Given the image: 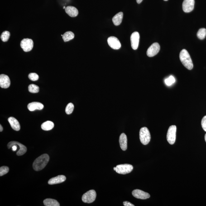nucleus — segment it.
<instances>
[{
  "label": "nucleus",
  "instance_id": "9d476101",
  "mask_svg": "<svg viewBox=\"0 0 206 206\" xmlns=\"http://www.w3.org/2000/svg\"><path fill=\"white\" fill-rule=\"evenodd\" d=\"M130 38L131 47L133 50H136L139 46L140 39L139 34L137 32H134L131 35Z\"/></svg>",
  "mask_w": 206,
  "mask_h": 206
},
{
  "label": "nucleus",
  "instance_id": "aec40b11",
  "mask_svg": "<svg viewBox=\"0 0 206 206\" xmlns=\"http://www.w3.org/2000/svg\"><path fill=\"white\" fill-rule=\"evenodd\" d=\"M123 14L122 12H120L114 16L112 18L113 23L115 26H118L122 22Z\"/></svg>",
  "mask_w": 206,
  "mask_h": 206
},
{
  "label": "nucleus",
  "instance_id": "ddd939ff",
  "mask_svg": "<svg viewBox=\"0 0 206 206\" xmlns=\"http://www.w3.org/2000/svg\"><path fill=\"white\" fill-rule=\"evenodd\" d=\"M132 194L135 198L141 199H146L150 198V194L143 191L135 189L132 192Z\"/></svg>",
  "mask_w": 206,
  "mask_h": 206
},
{
  "label": "nucleus",
  "instance_id": "f03ea898",
  "mask_svg": "<svg viewBox=\"0 0 206 206\" xmlns=\"http://www.w3.org/2000/svg\"><path fill=\"white\" fill-rule=\"evenodd\" d=\"M179 59L182 64L189 70L193 69V64L189 53L185 49L182 50L179 54Z\"/></svg>",
  "mask_w": 206,
  "mask_h": 206
},
{
  "label": "nucleus",
  "instance_id": "393cba45",
  "mask_svg": "<svg viewBox=\"0 0 206 206\" xmlns=\"http://www.w3.org/2000/svg\"><path fill=\"white\" fill-rule=\"evenodd\" d=\"M11 34L8 31H5L1 34V40L2 41L6 42L8 41L9 38Z\"/></svg>",
  "mask_w": 206,
  "mask_h": 206
},
{
  "label": "nucleus",
  "instance_id": "b1692460",
  "mask_svg": "<svg viewBox=\"0 0 206 206\" xmlns=\"http://www.w3.org/2000/svg\"><path fill=\"white\" fill-rule=\"evenodd\" d=\"M206 36V29L204 28H201L198 30L197 33V36L198 38L201 40H203Z\"/></svg>",
  "mask_w": 206,
  "mask_h": 206
},
{
  "label": "nucleus",
  "instance_id": "412c9836",
  "mask_svg": "<svg viewBox=\"0 0 206 206\" xmlns=\"http://www.w3.org/2000/svg\"><path fill=\"white\" fill-rule=\"evenodd\" d=\"M54 126V123L52 121H47L43 123L41 125V127L42 130L45 131H49L52 130Z\"/></svg>",
  "mask_w": 206,
  "mask_h": 206
},
{
  "label": "nucleus",
  "instance_id": "5701e85b",
  "mask_svg": "<svg viewBox=\"0 0 206 206\" xmlns=\"http://www.w3.org/2000/svg\"><path fill=\"white\" fill-rule=\"evenodd\" d=\"M74 37V34L71 31H67L63 35L62 38L65 42L73 40Z\"/></svg>",
  "mask_w": 206,
  "mask_h": 206
},
{
  "label": "nucleus",
  "instance_id": "4c0bfd02",
  "mask_svg": "<svg viewBox=\"0 0 206 206\" xmlns=\"http://www.w3.org/2000/svg\"><path fill=\"white\" fill-rule=\"evenodd\" d=\"M65 8H66V7H65V6H64V8H64V9H65Z\"/></svg>",
  "mask_w": 206,
  "mask_h": 206
},
{
  "label": "nucleus",
  "instance_id": "9b49d317",
  "mask_svg": "<svg viewBox=\"0 0 206 206\" xmlns=\"http://www.w3.org/2000/svg\"><path fill=\"white\" fill-rule=\"evenodd\" d=\"M13 144H17L19 147V150L16 152V155L18 156H21V155H23L26 153V151H27V148L26 147V146L16 141H11L9 142L8 144H7L8 148V149H11L12 147V145Z\"/></svg>",
  "mask_w": 206,
  "mask_h": 206
},
{
  "label": "nucleus",
  "instance_id": "4be33fe9",
  "mask_svg": "<svg viewBox=\"0 0 206 206\" xmlns=\"http://www.w3.org/2000/svg\"><path fill=\"white\" fill-rule=\"evenodd\" d=\"M44 205L45 206H59L60 204L55 200L51 198H47L43 202Z\"/></svg>",
  "mask_w": 206,
  "mask_h": 206
},
{
  "label": "nucleus",
  "instance_id": "6ab92c4d",
  "mask_svg": "<svg viewBox=\"0 0 206 206\" xmlns=\"http://www.w3.org/2000/svg\"><path fill=\"white\" fill-rule=\"evenodd\" d=\"M65 11L68 15L72 17H76L78 14V9L73 6H69L66 7Z\"/></svg>",
  "mask_w": 206,
  "mask_h": 206
},
{
  "label": "nucleus",
  "instance_id": "dca6fc26",
  "mask_svg": "<svg viewBox=\"0 0 206 206\" xmlns=\"http://www.w3.org/2000/svg\"><path fill=\"white\" fill-rule=\"evenodd\" d=\"M43 105L38 102H33L29 103L28 105V108L30 111H34L35 110H41L44 108Z\"/></svg>",
  "mask_w": 206,
  "mask_h": 206
},
{
  "label": "nucleus",
  "instance_id": "7ed1b4c3",
  "mask_svg": "<svg viewBox=\"0 0 206 206\" xmlns=\"http://www.w3.org/2000/svg\"><path fill=\"white\" fill-rule=\"evenodd\" d=\"M139 137L140 141L143 144L146 145L149 143L151 136L147 127H142L140 130Z\"/></svg>",
  "mask_w": 206,
  "mask_h": 206
},
{
  "label": "nucleus",
  "instance_id": "7c9ffc66",
  "mask_svg": "<svg viewBox=\"0 0 206 206\" xmlns=\"http://www.w3.org/2000/svg\"><path fill=\"white\" fill-rule=\"evenodd\" d=\"M201 125L202 128L206 132V115L203 118L201 121Z\"/></svg>",
  "mask_w": 206,
  "mask_h": 206
},
{
  "label": "nucleus",
  "instance_id": "1a4fd4ad",
  "mask_svg": "<svg viewBox=\"0 0 206 206\" xmlns=\"http://www.w3.org/2000/svg\"><path fill=\"white\" fill-rule=\"evenodd\" d=\"M107 42L109 46L112 49L118 50L121 47V44L119 40L114 36H111L108 38Z\"/></svg>",
  "mask_w": 206,
  "mask_h": 206
},
{
  "label": "nucleus",
  "instance_id": "c9c22d12",
  "mask_svg": "<svg viewBox=\"0 0 206 206\" xmlns=\"http://www.w3.org/2000/svg\"><path fill=\"white\" fill-rule=\"evenodd\" d=\"M205 141L206 142V134H205Z\"/></svg>",
  "mask_w": 206,
  "mask_h": 206
},
{
  "label": "nucleus",
  "instance_id": "39448f33",
  "mask_svg": "<svg viewBox=\"0 0 206 206\" xmlns=\"http://www.w3.org/2000/svg\"><path fill=\"white\" fill-rule=\"evenodd\" d=\"M115 171L118 173L126 174L131 173L133 169V167L130 164H122L117 165Z\"/></svg>",
  "mask_w": 206,
  "mask_h": 206
},
{
  "label": "nucleus",
  "instance_id": "c756f323",
  "mask_svg": "<svg viewBox=\"0 0 206 206\" xmlns=\"http://www.w3.org/2000/svg\"><path fill=\"white\" fill-rule=\"evenodd\" d=\"M28 78L31 81H36L39 79V77L36 73H31L29 74Z\"/></svg>",
  "mask_w": 206,
  "mask_h": 206
},
{
  "label": "nucleus",
  "instance_id": "f8f14e48",
  "mask_svg": "<svg viewBox=\"0 0 206 206\" xmlns=\"http://www.w3.org/2000/svg\"><path fill=\"white\" fill-rule=\"evenodd\" d=\"M194 0H184L183 3V9L184 12H192L194 7Z\"/></svg>",
  "mask_w": 206,
  "mask_h": 206
},
{
  "label": "nucleus",
  "instance_id": "f704fd0d",
  "mask_svg": "<svg viewBox=\"0 0 206 206\" xmlns=\"http://www.w3.org/2000/svg\"><path fill=\"white\" fill-rule=\"evenodd\" d=\"M3 127H2V126L1 125H0V131H1V132H2V131H3Z\"/></svg>",
  "mask_w": 206,
  "mask_h": 206
},
{
  "label": "nucleus",
  "instance_id": "bb28decb",
  "mask_svg": "<svg viewBox=\"0 0 206 206\" xmlns=\"http://www.w3.org/2000/svg\"><path fill=\"white\" fill-rule=\"evenodd\" d=\"M74 106L72 103H69L65 108L66 113L68 115L71 114L72 113L74 110Z\"/></svg>",
  "mask_w": 206,
  "mask_h": 206
},
{
  "label": "nucleus",
  "instance_id": "2f4dec72",
  "mask_svg": "<svg viewBox=\"0 0 206 206\" xmlns=\"http://www.w3.org/2000/svg\"><path fill=\"white\" fill-rule=\"evenodd\" d=\"M123 205L125 206H135L133 204L127 201L123 202Z\"/></svg>",
  "mask_w": 206,
  "mask_h": 206
},
{
  "label": "nucleus",
  "instance_id": "f3484780",
  "mask_svg": "<svg viewBox=\"0 0 206 206\" xmlns=\"http://www.w3.org/2000/svg\"><path fill=\"white\" fill-rule=\"evenodd\" d=\"M8 120L13 129L16 131H19L20 130V124L16 119L14 117H11L9 118Z\"/></svg>",
  "mask_w": 206,
  "mask_h": 206
},
{
  "label": "nucleus",
  "instance_id": "6e6552de",
  "mask_svg": "<svg viewBox=\"0 0 206 206\" xmlns=\"http://www.w3.org/2000/svg\"><path fill=\"white\" fill-rule=\"evenodd\" d=\"M160 50V45L157 42L154 43L149 48L147 52V54L149 57H153L156 55Z\"/></svg>",
  "mask_w": 206,
  "mask_h": 206
},
{
  "label": "nucleus",
  "instance_id": "4468645a",
  "mask_svg": "<svg viewBox=\"0 0 206 206\" xmlns=\"http://www.w3.org/2000/svg\"><path fill=\"white\" fill-rule=\"evenodd\" d=\"M11 85V81L8 76L2 74L0 75V86L2 88L6 89Z\"/></svg>",
  "mask_w": 206,
  "mask_h": 206
},
{
  "label": "nucleus",
  "instance_id": "473e14b6",
  "mask_svg": "<svg viewBox=\"0 0 206 206\" xmlns=\"http://www.w3.org/2000/svg\"><path fill=\"white\" fill-rule=\"evenodd\" d=\"M17 145L16 144H14L12 147V150L13 151H16L17 149Z\"/></svg>",
  "mask_w": 206,
  "mask_h": 206
},
{
  "label": "nucleus",
  "instance_id": "a878e982",
  "mask_svg": "<svg viewBox=\"0 0 206 206\" xmlns=\"http://www.w3.org/2000/svg\"><path fill=\"white\" fill-rule=\"evenodd\" d=\"M28 90L31 93H38L39 92V87L35 84H31L29 86Z\"/></svg>",
  "mask_w": 206,
  "mask_h": 206
},
{
  "label": "nucleus",
  "instance_id": "0eeeda50",
  "mask_svg": "<svg viewBox=\"0 0 206 206\" xmlns=\"http://www.w3.org/2000/svg\"><path fill=\"white\" fill-rule=\"evenodd\" d=\"M33 45V40L28 38L23 39L20 43V46L25 52H28L32 50Z\"/></svg>",
  "mask_w": 206,
  "mask_h": 206
},
{
  "label": "nucleus",
  "instance_id": "e433bc0d",
  "mask_svg": "<svg viewBox=\"0 0 206 206\" xmlns=\"http://www.w3.org/2000/svg\"><path fill=\"white\" fill-rule=\"evenodd\" d=\"M114 170L115 171H116V167H114L113 168Z\"/></svg>",
  "mask_w": 206,
  "mask_h": 206
},
{
  "label": "nucleus",
  "instance_id": "a211bd4d",
  "mask_svg": "<svg viewBox=\"0 0 206 206\" xmlns=\"http://www.w3.org/2000/svg\"><path fill=\"white\" fill-rule=\"evenodd\" d=\"M120 146L121 149L125 151L127 149V137L125 133L121 134L119 138Z\"/></svg>",
  "mask_w": 206,
  "mask_h": 206
},
{
  "label": "nucleus",
  "instance_id": "cd10ccee",
  "mask_svg": "<svg viewBox=\"0 0 206 206\" xmlns=\"http://www.w3.org/2000/svg\"><path fill=\"white\" fill-rule=\"evenodd\" d=\"M175 82V79L174 77L173 76H170L168 78L165 79V82L166 85L168 86L171 85L172 84H174Z\"/></svg>",
  "mask_w": 206,
  "mask_h": 206
},
{
  "label": "nucleus",
  "instance_id": "c85d7f7f",
  "mask_svg": "<svg viewBox=\"0 0 206 206\" xmlns=\"http://www.w3.org/2000/svg\"><path fill=\"white\" fill-rule=\"evenodd\" d=\"M9 168L8 167L3 166L0 168V176H2L8 172Z\"/></svg>",
  "mask_w": 206,
  "mask_h": 206
},
{
  "label": "nucleus",
  "instance_id": "423d86ee",
  "mask_svg": "<svg viewBox=\"0 0 206 206\" xmlns=\"http://www.w3.org/2000/svg\"><path fill=\"white\" fill-rule=\"evenodd\" d=\"M96 198V193L95 190H91L83 194L82 196V201L84 203H93Z\"/></svg>",
  "mask_w": 206,
  "mask_h": 206
},
{
  "label": "nucleus",
  "instance_id": "20e7f679",
  "mask_svg": "<svg viewBox=\"0 0 206 206\" xmlns=\"http://www.w3.org/2000/svg\"><path fill=\"white\" fill-rule=\"evenodd\" d=\"M176 126L175 125L170 126L168 130L166 138L168 142L170 144H173L175 142L176 139Z\"/></svg>",
  "mask_w": 206,
  "mask_h": 206
},
{
  "label": "nucleus",
  "instance_id": "58836bf2",
  "mask_svg": "<svg viewBox=\"0 0 206 206\" xmlns=\"http://www.w3.org/2000/svg\"><path fill=\"white\" fill-rule=\"evenodd\" d=\"M164 1H168V0H164Z\"/></svg>",
  "mask_w": 206,
  "mask_h": 206
},
{
  "label": "nucleus",
  "instance_id": "2eb2a0df",
  "mask_svg": "<svg viewBox=\"0 0 206 206\" xmlns=\"http://www.w3.org/2000/svg\"><path fill=\"white\" fill-rule=\"evenodd\" d=\"M66 177L64 175H59L55 177L50 179L48 181V184L50 185H53L60 184L65 181Z\"/></svg>",
  "mask_w": 206,
  "mask_h": 206
},
{
  "label": "nucleus",
  "instance_id": "f257e3e1",
  "mask_svg": "<svg viewBox=\"0 0 206 206\" xmlns=\"http://www.w3.org/2000/svg\"><path fill=\"white\" fill-rule=\"evenodd\" d=\"M49 156L47 154H44L40 155L33 163V168L36 171H40L45 168L48 163Z\"/></svg>",
  "mask_w": 206,
  "mask_h": 206
},
{
  "label": "nucleus",
  "instance_id": "72a5a7b5",
  "mask_svg": "<svg viewBox=\"0 0 206 206\" xmlns=\"http://www.w3.org/2000/svg\"><path fill=\"white\" fill-rule=\"evenodd\" d=\"M143 0H136V2H137L138 4H139L141 3L142 2Z\"/></svg>",
  "mask_w": 206,
  "mask_h": 206
}]
</instances>
